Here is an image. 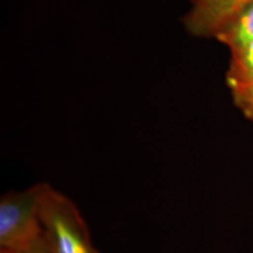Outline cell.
<instances>
[{
    "label": "cell",
    "instance_id": "8",
    "mask_svg": "<svg viewBox=\"0 0 253 253\" xmlns=\"http://www.w3.org/2000/svg\"><path fill=\"white\" fill-rule=\"evenodd\" d=\"M0 253H21V252H12V251H0Z\"/></svg>",
    "mask_w": 253,
    "mask_h": 253
},
{
    "label": "cell",
    "instance_id": "7",
    "mask_svg": "<svg viewBox=\"0 0 253 253\" xmlns=\"http://www.w3.org/2000/svg\"><path fill=\"white\" fill-rule=\"evenodd\" d=\"M27 253H52L48 243H47L46 238L43 237V233L41 235L40 238L34 243L33 246L28 250Z\"/></svg>",
    "mask_w": 253,
    "mask_h": 253
},
{
    "label": "cell",
    "instance_id": "6",
    "mask_svg": "<svg viewBox=\"0 0 253 253\" xmlns=\"http://www.w3.org/2000/svg\"><path fill=\"white\" fill-rule=\"evenodd\" d=\"M232 97L236 106L242 110L245 118L253 122V81L248 86L232 91Z\"/></svg>",
    "mask_w": 253,
    "mask_h": 253
},
{
    "label": "cell",
    "instance_id": "4",
    "mask_svg": "<svg viewBox=\"0 0 253 253\" xmlns=\"http://www.w3.org/2000/svg\"><path fill=\"white\" fill-rule=\"evenodd\" d=\"M214 38L230 50L242 48L253 41V2L236 15Z\"/></svg>",
    "mask_w": 253,
    "mask_h": 253
},
{
    "label": "cell",
    "instance_id": "2",
    "mask_svg": "<svg viewBox=\"0 0 253 253\" xmlns=\"http://www.w3.org/2000/svg\"><path fill=\"white\" fill-rule=\"evenodd\" d=\"M42 235L40 183L0 199V251L27 253Z\"/></svg>",
    "mask_w": 253,
    "mask_h": 253
},
{
    "label": "cell",
    "instance_id": "1",
    "mask_svg": "<svg viewBox=\"0 0 253 253\" xmlns=\"http://www.w3.org/2000/svg\"><path fill=\"white\" fill-rule=\"evenodd\" d=\"M40 220L52 253H99L77 204L47 183H40Z\"/></svg>",
    "mask_w": 253,
    "mask_h": 253
},
{
    "label": "cell",
    "instance_id": "5",
    "mask_svg": "<svg viewBox=\"0 0 253 253\" xmlns=\"http://www.w3.org/2000/svg\"><path fill=\"white\" fill-rule=\"evenodd\" d=\"M253 81V41L242 48L231 50L229 71L226 74L227 86L236 91Z\"/></svg>",
    "mask_w": 253,
    "mask_h": 253
},
{
    "label": "cell",
    "instance_id": "3",
    "mask_svg": "<svg viewBox=\"0 0 253 253\" xmlns=\"http://www.w3.org/2000/svg\"><path fill=\"white\" fill-rule=\"evenodd\" d=\"M252 2L253 0H191V8L183 23L194 37L214 38Z\"/></svg>",
    "mask_w": 253,
    "mask_h": 253
}]
</instances>
